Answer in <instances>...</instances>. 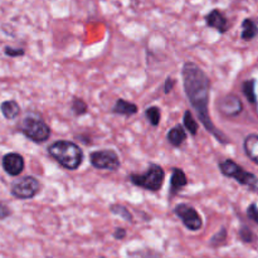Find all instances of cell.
<instances>
[{"mask_svg":"<svg viewBox=\"0 0 258 258\" xmlns=\"http://www.w3.org/2000/svg\"><path fill=\"white\" fill-rule=\"evenodd\" d=\"M183 86L188 101L191 107L197 111L199 120L203 123L207 131L212 134L219 143L228 144L226 135L222 134L212 122L208 111L209 93H211V81L207 73L194 62L184 63L181 70Z\"/></svg>","mask_w":258,"mask_h":258,"instance_id":"cell-1","label":"cell"},{"mask_svg":"<svg viewBox=\"0 0 258 258\" xmlns=\"http://www.w3.org/2000/svg\"><path fill=\"white\" fill-rule=\"evenodd\" d=\"M48 154L64 169L76 170L83 161V151L76 143L59 140L48 148Z\"/></svg>","mask_w":258,"mask_h":258,"instance_id":"cell-2","label":"cell"},{"mask_svg":"<svg viewBox=\"0 0 258 258\" xmlns=\"http://www.w3.org/2000/svg\"><path fill=\"white\" fill-rule=\"evenodd\" d=\"M219 170L227 178H232L239 184V185L247 186L249 190L258 191V178L254 174L249 173V171L244 170L241 165L236 163V161L227 159V160L221 161L218 164Z\"/></svg>","mask_w":258,"mask_h":258,"instance_id":"cell-3","label":"cell"},{"mask_svg":"<svg viewBox=\"0 0 258 258\" xmlns=\"http://www.w3.org/2000/svg\"><path fill=\"white\" fill-rule=\"evenodd\" d=\"M165 179V171L158 164H150L144 174H131L128 180L136 186L149 191L160 190Z\"/></svg>","mask_w":258,"mask_h":258,"instance_id":"cell-4","label":"cell"},{"mask_svg":"<svg viewBox=\"0 0 258 258\" xmlns=\"http://www.w3.org/2000/svg\"><path fill=\"white\" fill-rule=\"evenodd\" d=\"M19 130L34 143H44L49 139L50 128L40 116L27 115L19 125Z\"/></svg>","mask_w":258,"mask_h":258,"instance_id":"cell-5","label":"cell"},{"mask_svg":"<svg viewBox=\"0 0 258 258\" xmlns=\"http://www.w3.org/2000/svg\"><path fill=\"white\" fill-rule=\"evenodd\" d=\"M91 165L98 170H110L115 171L121 166V161L116 151L111 149H105V150L93 151L90 155Z\"/></svg>","mask_w":258,"mask_h":258,"instance_id":"cell-6","label":"cell"},{"mask_svg":"<svg viewBox=\"0 0 258 258\" xmlns=\"http://www.w3.org/2000/svg\"><path fill=\"white\" fill-rule=\"evenodd\" d=\"M40 181L37 178L32 175L24 176V178L19 179L15 181L12 185V196L15 197L17 199H32L39 193Z\"/></svg>","mask_w":258,"mask_h":258,"instance_id":"cell-7","label":"cell"},{"mask_svg":"<svg viewBox=\"0 0 258 258\" xmlns=\"http://www.w3.org/2000/svg\"><path fill=\"white\" fill-rule=\"evenodd\" d=\"M174 213H175L178 218H180V221L183 222V224L189 231L197 232L203 227V219H202L201 214L193 207L189 206V204H178L174 208Z\"/></svg>","mask_w":258,"mask_h":258,"instance_id":"cell-8","label":"cell"},{"mask_svg":"<svg viewBox=\"0 0 258 258\" xmlns=\"http://www.w3.org/2000/svg\"><path fill=\"white\" fill-rule=\"evenodd\" d=\"M219 111L227 117H236L243 110L242 101L237 97L236 95H227L224 96L218 103Z\"/></svg>","mask_w":258,"mask_h":258,"instance_id":"cell-9","label":"cell"},{"mask_svg":"<svg viewBox=\"0 0 258 258\" xmlns=\"http://www.w3.org/2000/svg\"><path fill=\"white\" fill-rule=\"evenodd\" d=\"M24 166V159L18 153H9L3 158V168H4L5 173L12 176H18L19 174H22Z\"/></svg>","mask_w":258,"mask_h":258,"instance_id":"cell-10","label":"cell"},{"mask_svg":"<svg viewBox=\"0 0 258 258\" xmlns=\"http://www.w3.org/2000/svg\"><path fill=\"white\" fill-rule=\"evenodd\" d=\"M206 23L209 28H213L221 34L226 33L228 30V20L226 15L219 9H213L206 15Z\"/></svg>","mask_w":258,"mask_h":258,"instance_id":"cell-11","label":"cell"},{"mask_svg":"<svg viewBox=\"0 0 258 258\" xmlns=\"http://www.w3.org/2000/svg\"><path fill=\"white\" fill-rule=\"evenodd\" d=\"M188 184L185 173L181 169L174 168L170 179V197H174Z\"/></svg>","mask_w":258,"mask_h":258,"instance_id":"cell-12","label":"cell"},{"mask_svg":"<svg viewBox=\"0 0 258 258\" xmlns=\"http://www.w3.org/2000/svg\"><path fill=\"white\" fill-rule=\"evenodd\" d=\"M243 149L249 160L258 165V135L251 134L243 140Z\"/></svg>","mask_w":258,"mask_h":258,"instance_id":"cell-13","label":"cell"},{"mask_svg":"<svg viewBox=\"0 0 258 258\" xmlns=\"http://www.w3.org/2000/svg\"><path fill=\"white\" fill-rule=\"evenodd\" d=\"M169 144L174 148H179V146L183 145L184 141L186 140V130L184 128V126L176 125L171 128L170 131L166 135Z\"/></svg>","mask_w":258,"mask_h":258,"instance_id":"cell-14","label":"cell"},{"mask_svg":"<svg viewBox=\"0 0 258 258\" xmlns=\"http://www.w3.org/2000/svg\"><path fill=\"white\" fill-rule=\"evenodd\" d=\"M242 32H241V38L244 42H251L258 35V25L251 18H246V19L242 22Z\"/></svg>","mask_w":258,"mask_h":258,"instance_id":"cell-15","label":"cell"},{"mask_svg":"<svg viewBox=\"0 0 258 258\" xmlns=\"http://www.w3.org/2000/svg\"><path fill=\"white\" fill-rule=\"evenodd\" d=\"M112 112L123 116L135 115V113L138 112V106H136L135 103L123 100V98H118V100L116 101L115 106H113Z\"/></svg>","mask_w":258,"mask_h":258,"instance_id":"cell-16","label":"cell"},{"mask_svg":"<svg viewBox=\"0 0 258 258\" xmlns=\"http://www.w3.org/2000/svg\"><path fill=\"white\" fill-rule=\"evenodd\" d=\"M0 111H2L3 116H4L7 120H14L19 116L20 113V106L17 101L9 100L4 101V102L0 105Z\"/></svg>","mask_w":258,"mask_h":258,"instance_id":"cell-17","label":"cell"},{"mask_svg":"<svg viewBox=\"0 0 258 258\" xmlns=\"http://www.w3.org/2000/svg\"><path fill=\"white\" fill-rule=\"evenodd\" d=\"M242 92H243L244 97L247 98L251 105L256 106L258 105L257 95H256V80L251 78V80H247L242 83Z\"/></svg>","mask_w":258,"mask_h":258,"instance_id":"cell-18","label":"cell"},{"mask_svg":"<svg viewBox=\"0 0 258 258\" xmlns=\"http://www.w3.org/2000/svg\"><path fill=\"white\" fill-rule=\"evenodd\" d=\"M183 122H184V128H185L190 135L196 136L197 133H198V122H197L196 118H194L191 111L186 110L185 112H184Z\"/></svg>","mask_w":258,"mask_h":258,"instance_id":"cell-19","label":"cell"},{"mask_svg":"<svg viewBox=\"0 0 258 258\" xmlns=\"http://www.w3.org/2000/svg\"><path fill=\"white\" fill-rule=\"evenodd\" d=\"M146 118L149 120V122L151 123V126H158L160 123L161 118V112L160 108L156 107V106H151V107H148L145 111Z\"/></svg>","mask_w":258,"mask_h":258,"instance_id":"cell-20","label":"cell"},{"mask_svg":"<svg viewBox=\"0 0 258 258\" xmlns=\"http://www.w3.org/2000/svg\"><path fill=\"white\" fill-rule=\"evenodd\" d=\"M111 213L115 214V216H118L120 218L125 219L127 222H133V214L128 212L127 208H125L123 206H120V204H113V206L110 207Z\"/></svg>","mask_w":258,"mask_h":258,"instance_id":"cell-21","label":"cell"},{"mask_svg":"<svg viewBox=\"0 0 258 258\" xmlns=\"http://www.w3.org/2000/svg\"><path fill=\"white\" fill-rule=\"evenodd\" d=\"M72 112L75 113L76 116H81V115H85L87 112L88 107H87V103L82 100V98H75L72 102Z\"/></svg>","mask_w":258,"mask_h":258,"instance_id":"cell-22","label":"cell"},{"mask_svg":"<svg viewBox=\"0 0 258 258\" xmlns=\"http://www.w3.org/2000/svg\"><path fill=\"white\" fill-rule=\"evenodd\" d=\"M239 238L243 243H252L254 241V234L247 226H242L239 229Z\"/></svg>","mask_w":258,"mask_h":258,"instance_id":"cell-23","label":"cell"},{"mask_svg":"<svg viewBox=\"0 0 258 258\" xmlns=\"http://www.w3.org/2000/svg\"><path fill=\"white\" fill-rule=\"evenodd\" d=\"M226 238H227V229L226 228H222L221 231L218 232V233L214 234V236L212 237L211 244L213 247H217V246H219V244L223 243V242L226 241Z\"/></svg>","mask_w":258,"mask_h":258,"instance_id":"cell-24","label":"cell"},{"mask_svg":"<svg viewBox=\"0 0 258 258\" xmlns=\"http://www.w3.org/2000/svg\"><path fill=\"white\" fill-rule=\"evenodd\" d=\"M247 217L258 226V207L256 203L249 204L248 208H247Z\"/></svg>","mask_w":258,"mask_h":258,"instance_id":"cell-25","label":"cell"},{"mask_svg":"<svg viewBox=\"0 0 258 258\" xmlns=\"http://www.w3.org/2000/svg\"><path fill=\"white\" fill-rule=\"evenodd\" d=\"M4 53L9 57H20V55H24V49L22 48H13V47H5Z\"/></svg>","mask_w":258,"mask_h":258,"instance_id":"cell-26","label":"cell"},{"mask_svg":"<svg viewBox=\"0 0 258 258\" xmlns=\"http://www.w3.org/2000/svg\"><path fill=\"white\" fill-rule=\"evenodd\" d=\"M10 214H12L10 209L8 208V207L5 206L4 203H2V202H0V219L8 218V217H9Z\"/></svg>","mask_w":258,"mask_h":258,"instance_id":"cell-27","label":"cell"},{"mask_svg":"<svg viewBox=\"0 0 258 258\" xmlns=\"http://www.w3.org/2000/svg\"><path fill=\"white\" fill-rule=\"evenodd\" d=\"M174 85H175V81H174L173 78H170V77L166 78V81H165V87H164V92H165V93L170 92V91L173 90Z\"/></svg>","mask_w":258,"mask_h":258,"instance_id":"cell-28","label":"cell"},{"mask_svg":"<svg viewBox=\"0 0 258 258\" xmlns=\"http://www.w3.org/2000/svg\"><path fill=\"white\" fill-rule=\"evenodd\" d=\"M126 237V229L123 228H116L113 232V238L115 239H123Z\"/></svg>","mask_w":258,"mask_h":258,"instance_id":"cell-29","label":"cell"}]
</instances>
